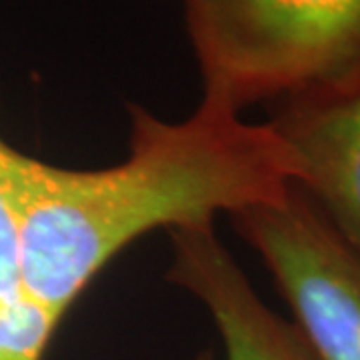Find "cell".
<instances>
[{
    "instance_id": "277c9868",
    "label": "cell",
    "mask_w": 360,
    "mask_h": 360,
    "mask_svg": "<svg viewBox=\"0 0 360 360\" xmlns=\"http://www.w3.org/2000/svg\"><path fill=\"white\" fill-rule=\"evenodd\" d=\"M269 122L298 156L296 186L360 255V65L276 101Z\"/></svg>"
},
{
    "instance_id": "8992f818",
    "label": "cell",
    "mask_w": 360,
    "mask_h": 360,
    "mask_svg": "<svg viewBox=\"0 0 360 360\" xmlns=\"http://www.w3.org/2000/svg\"><path fill=\"white\" fill-rule=\"evenodd\" d=\"M4 144L0 139V352L40 322L39 310L22 295L18 276L16 226L2 174Z\"/></svg>"
},
{
    "instance_id": "6da1fadb",
    "label": "cell",
    "mask_w": 360,
    "mask_h": 360,
    "mask_svg": "<svg viewBox=\"0 0 360 360\" xmlns=\"http://www.w3.org/2000/svg\"><path fill=\"white\" fill-rule=\"evenodd\" d=\"M129 156L78 170L2 148L26 300L60 326L90 281L156 229L214 224L219 214L284 200L300 182L292 146L266 122L202 96L179 122L129 104Z\"/></svg>"
},
{
    "instance_id": "52a82bcc",
    "label": "cell",
    "mask_w": 360,
    "mask_h": 360,
    "mask_svg": "<svg viewBox=\"0 0 360 360\" xmlns=\"http://www.w3.org/2000/svg\"><path fill=\"white\" fill-rule=\"evenodd\" d=\"M196 360H214V359H212V354H210V352H202V354H198V356H196Z\"/></svg>"
},
{
    "instance_id": "5b68a950",
    "label": "cell",
    "mask_w": 360,
    "mask_h": 360,
    "mask_svg": "<svg viewBox=\"0 0 360 360\" xmlns=\"http://www.w3.org/2000/svg\"><path fill=\"white\" fill-rule=\"evenodd\" d=\"M168 281L193 295L219 330L224 360H316L290 321L258 296L214 224L170 231Z\"/></svg>"
},
{
    "instance_id": "3957f363",
    "label": "cell",
    "mask_w": 360,
    "mask_h": 360,
    "mask_svg": "<svg viewBox=\"0 0 360 360\" xmlns=\"http://www.w3.org/2000/svg\"><path fill=\"white\" fill-rule=\"evenodd\" d=\"M269 269L316 360H360V255L295 186L274 205L232 217Z\"/></svg>"
},
{
    "instance_id": "7a4b0ae2",
    "label": "cell",
    "mask_w": 360,
    "mask_h": 360,
    "mask_svg": "<svg viewBox=\"0 0 360 360\" xmlns=\"http://www.w3.org/2000/svg\"><path fill=\"white\" fill-rule=\"evenodd\" d=\"M202 96L240 112L360 65V0H182Z\"/></svg>"
}]
</instances>
